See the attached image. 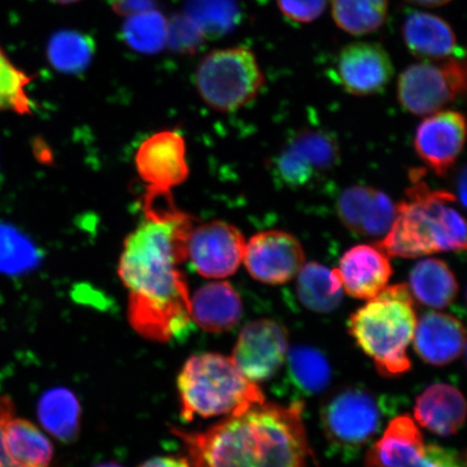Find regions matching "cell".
<instances>
[{
  "label": "cell",
  "instance_id": "83f0119b",
  "mask_svg": "<svg viewBox=\"0 0 467 467\" xmlns=\"http://www.w3.org/2000/svg\"><path fill=\"white\" fill-rule=\"evenodd\" d=\"M96 54L95 40L75 29H62L52 35L47 45L50 66L64 74H80L89 67Z\"/></svg>",
  "mask_w": 467,
  "mask_h": 467
},
{
  "label": "cell",
  "instance_id": "30bf717a",
  "mask_svg": "<svg viewBox=\"0 0 467 467\" xmlns=\"http://www.w3.org/2000/svg\"><path fill=\"white\" fill-rule=\"evenodd\" d=\"M366 467H465V462L452 449L426 446L413 420L400 416L389 423L381 440L368 451Z\"/></svg>",
  "mask_w": 467,
  "mask_h": 467
},
{
  "label": "cell",
  "instance_id": "7a4b0ae2",
  "mask_svg": "<svg viewBox=\"0 0 467 467\" xmlns=\"http://www.w3.org/2000/svg\"><path fill=\"white\" fill-rule=\"evenodd\" d=\"M303 404L255 405L206 431L173 429L195 467H306Z\"/></svg>",
  "mask_w": 467,
  "mask_h": 467
},
{
  "label": "cell",
  "instance_id": "ac0fdd59",
  "mask_svg": "<svg viewBox=\"0 0 467 467\" xmlns=\"http://www.w3.org/2000/svg\"><path fill=\"white\" fill-rule=\"evenodd\" d=\"M336 270L343 290L360 300L377 296L393 275L389 254L379 244H358L348 249Z\"/></svg>",
  "mask_w": 467,
  "mask_h": 467
},
{
  "label": "cell",
  "instance_id": "484cf974",
  "mask_svg": "<svg viewBox=\"0 0 467 467\" xmlns=\"http://www.w3.org/2000/svg\"><path fill=\"white\" fill-rule=\"evenodd\" d=\"M4 441L11 459L26 467H49L54 458L48 438L28 420L10 418L5 424Z\"/></svg>",
  "mask_w": 467,
  "mask_h": 467
},
{
  "label": "cell",
  "instance_id": "8d00e7d4",
  "mask_svg": "<svg viewBox=\"0 0 467 467\" xmlns=\"http://www.w3.org/2000/svg\"><path fill=\"white\" fill-rule=\"evenodd\" d=\"M115 13L120 16H131L154 9V0H110Z\"/></svg>",
  "mask_w": 467,
  "mask_h": 467
},
{
  "label": "cell",
  "instance_id": "4fadbf2b",
  "mask_svg": "<svg viewBox=\"0 0 467 467\" xmlns=\"http://www.w3.org/2000/svg\"><path fill=\"white\" fill-rule=\"evenodd\" d=\"M243 262L251 277L266 285L294 279L306 262L301 244L291 234L271 230L255 234L246 243Z\"/></svg>",
  "mask_w": 467,
  "mask_h": 467
},
{
  "label": "cell",
  "instance_id": "5b68a950",
  "mask_svg": "<svg viewBox=\"0 0 467 467\" xmlns=\"http://www.w3.org/2000/svg\"><path fill=\"white\" fill-rule=\"evenodd\" d=\"M181 417L235 416L265 402L254 382L239 371L234 360L221 354L192 356L178 378Z\"/></svg>",
  "mask_w": 467,
  "mask_h": 467
},
{
  "label": "cell",
  "instance_id": "d6986e66",
  "mask_svg": "<svg viewBox=\"0 0 467 467\" xmlns=\"http://www.w3.org/2000/svg\"><path fill=\"white\" fill-rule=\"evenodd\" d=\"M414 349L426 364L453 363L465 348V330L461 321L446 313L430 312L417 321Z\"/></svg>",
  "mask_w": 467,
  "mask_h": 467
},
{
  "label": "cell",
  "instance_id": "7402d4cb",
  "mask_svg": "<svg viewBox=\"0 0 467 467\" xmlns=\"http://www.w3.org/2000/svg\"><path fill=\"white\" fill-rule=\"evenodd\" d=\"M402 36L414 57L429 62L445 60L457 49L452 27L441 17L428 13H413L402 26Z\"/></svg>",
  "mask_w": 467,
  "mask_h": 467
},
{
  "label": "cell",
  "instance_id": "cb8c5ba5",
  "mask_svg": "<svg viewBox=\"0 0 467 467\" xmlns=\"http://www.w3.org/2000/svg\"><path fill=\"white\" fill-rule=\"evenodd\" d=\"M409 290L423 306L435 309L451 306L457 299L459 284L451 268L440 259H424L413 266Z\"/></svg>",
  "mask_w": 467,
  "mask_h": 467
},
{
  "label": "cell",
  "instance_id": "9a60e30c",
  "mask_svg": "<svg viewBox=\"0 0 467 467\" xmlns=\"http://www.w3.org/2000/svg\"><path fill=\"white\" fill-rule=\"evenodd\" d=\"M136 166L149 190L171 192L190 173L183 137L171 130L153 134L140 146Z\"/></svg>",
  "mask_w": 467,
  "mask_h": 467
},
{
  "label": "cell",
  "instance_id": "9c48e42d",
  "mask_svg": "<svg viewBox=\"0 0 467 467\" xmlns=\"http://www.w3.org/2000/svg\"><path fill=\"white\" fill-rule=\"evenodd\" d=\"M340 157V146L330 132L301 130L274 157L273 177L285 188L303 189L334 171Z\"/></svg>",
  "mask_w": 467,
  "mask_h": 467
},
{
  "label": "cell",
  "instance_id": "5bb4252c",
  "mask_svg": "<svg viewBox=\"0 0 467 467\" xmlns=\"http://www.w3.org/2000/svg\"><path fill=\"white\" fill-rule=\"evenodd\" d=\"M465 138L464 115L455 110H440L419 125L414 148L425 165L443 177L462 153Z\"/></svg>",
  "mask_w": 467,
  "mask_h": 467
},
{
  "label": "cell",
  "instance_id": "e0dca14e",
  "mask_svg": "<svg viewBox=\"0 0 467 467\" xmlns=\"http://www.w3.org/2000/svg\"><path fill=\"white\" fill-rule=\"evenodd\" d=\"M338 219L361 237H384L396 217L397 204L384 192L371 186H350L338 197Z\"/></svg>",
  "mask_w": 467,
  "mask_h": 467
},
{
  "label": "cell",
  "instance_id": "74e56055",
  "mask_svg": "<svg viewBox=\"0 0 467 467\" xmlns=\"http://www.w3.org/2000/svg\"><path fill=\"white\" fill-rule=\"evenodd\" d=\"M140 467H195L190 458L175 457V455H166V457H157L146 461Z\"/></svg>",
  "mask_w": 467,
  "mask_h": 467
},
{
  "label": "cell",
  "instance_id": "ba28073f",
  "mask_svg": "<svg viewBox=\"0 0 467 467\" xmlns=\"http://www.w3.org/2000/svg\"><path fill=\"white\" fill-rule=\"evenodd\" d=\"M466 89V67L459 57L412 64L400 76L397 96L409 113L429 116L442 110Z\"/></svg>",
  "mask_w": 467,
  "mask_h": 467
},
{
  "label": "cell",
  "instance_id": "d590c367",
  "mask_svg": "<svg viewBox=\"0 0 467 467\" xmlns=\"http://www.w3.org/2000/svg\"><path fill=\"white\" fill-rule=\"evenodd\" d=\"M15 417V406L8 397H0V467H26L11 459L5 451L4 428L10 418Z\"/></svg>",
  "mask_w": 467,
  "mask_h": 467
},
{
  "label": "cell",
  "instance_id": "7c38bea8",
  "mask_svg": "<svg viewBox=\"0 0 467 467\" xmlns=\"http://www.w3.org/2000/svg\"><path fill=\"white\" fill-rule=\"evenodd\" d=\"M246 241L236 226L213 221L192 227L188 258L202 277L222 279L234 275L241 266Z\"/></svg>",
  "mask_w": 467,
  "mask_h": 467
},
{
  "label": "cell",
  "instance_id": "8fae6325",
  "mask_svg": "<svg viewBox=\"0 0 467 467\" xmlns=\"http://www.w3.org/2000/svg\"><path fill=\"white\" fill-rule=\"evenodd\" d=\"M288 347V332L283 325L271 319L255 320L244 327L232 359L251 382H265L283 367Z\"/></svg>",
  "mask_w": 467,
  "mask_h": 467
},
{
  "label": "cell",
  "instance_id": "ab89813d",
  "mask_svg": "<svg viewBox=\"0 0 467 467\" xmlns=\"http://www.w3.org/2000/svg\"><path fill=\"white\" fill-rule=\"evenodd\" d=\"M50 2L58 5H72L80 2V0H50Z\"/></svg>",
  "mask_w": 467,
  "mask_h": 467
},
{
  "label": "cell",
  "instance_id": "8992f818",
  "mask_svg": "<svg viewBox=\"0 0 467 467\" xmlns=\"http://www.w3.org/2000/svg\"><path fill=\"white\" fill-rule=\"evenodd\" d=\"M389 406L363 388L338 390L321 409V428L330 448L344 459L356 457L383 428Z\"/></svg>",
  "mask_w": 467,
  "mask_h": 467
},
{
  "label": "cell",
  "instance_id": "e575fe53",
  "mask_svg": "<svg viewBox=\"0 0 467 467\" xmlns=\"http://www.w3.org/2000/svg\"><path fill=\"white\" fill-rule=\"evenodd\" d=\"M328 0H277V5L288 19L300 23L317 20L325 13Z\"/></svg>",
  "mask_w": 467,
  "mask_h": 467
},
{
  "label": "cell",
  "instance_id": "277c9868",
  "mask_svg": "<svg viewBox=\"0 0 467 467\" xmlns=\"http://www.w3.org/2000/svg\"><path fill=\"white\" fill-rule=\"evenodd\" d=\"M417 321L411 292L400 284L387 285L358 309L348 320V330L378 371L395 377L411 368L407 348Z\"/></svg>",
  "mask_w": 467,
  "mask_h": 467
},
{
  "label": "cell",
  "instance_id": "f1b7e54d",
  "mask_svg": "<svg viewBox=\"0 0 467 467\" xmlns=\"http://www.w3.org/2000/svg\"><path fill=\"white\" fill-rule=\"evenodd\" d=\"M186 17L204 39H215L230 34L241 20L236 0H188Z\"/></svg>",
  "mask_w": 467,
  "mask_h": 467
},
{
  "label": "cell",
  "instance_id": "d6a6232c",
  "mask_svg": "<svg viewBox=\"0 0 467 467\" xmlns=\"http://www.w3.org/2000/svg\"><path fill=\"white\" fill-rule=\"evenodd\" d=\"M39 256L36 248L14 229L0 224V273L16 275L37 265Z\"/></svg>",
  "mask_w": 467,
  "mask_h": 467
},
{
  "label": "cell",
  "instance_id": "603a6c76",
  "mask_svg": "<svg viewBox=\"0 0 467 467\" xmlns=\"http://www.w3.org/2000/svg\"><path fill=\"white\" fill-rule=\"evenodd\" d=\"M283 389L295 399L317 396L328 389L332 371L328 359L317 348L296 347L287 353Z\"/></svg>",
  "mask_w": 467,
  "mask_h": 467
},
{
  "label": "cell",
  "instance_id": "2e32d148",
  "mask_svg": "<svg viewBox=\"0 0 467 467\" xmlns=\"http://www.w3.org/2000/svg\"><path fill=\"white\" fill-rule=\"evenodd\" d=\"M337 75L350 95H377L387 88L394 75L393 62L377 43H353L344 47L337 57Z\"/></svg>",
  "mask_w": 467,
  "mask_h": 467
},
{
  "label": "cell",
  "instance_id": "3957f363",
  "mask_svg": "<svg viewBox=\"0 0 467 467\" xmlns=\"http://www.w3.org/2000/svg\"><path fill=\"white\" fill-rule=\"evenodd\" d=\"M409 201L397 204L392 226L379 246L389 255L414 259L466 249V226L453 207L451 192L431 191L424 182L407 192Z\"/></svg>",
  "mask_w": 467,
  "mask_h": 467
},
{
  "label": "cell",
  "instance_id": "ffe728a7",
  "mask_svg": "<svg viewBox=\"0 0 467 467\" xmlns=\"http://www.w3.org/2000/svg\"><path fill=\"white\" fill-rule=\"evenodd\" d=\"M414 418L423 428L437 435H454L465 422L464 396L452 385H431L418 397L414 406Z\"/></svg>",
  "mask_w": 467,
  "mask_h": 467
},
{
  "label": "cell",
  "instance_id": "836d02e7",
  "mask_svg": "<svg viewBox=\"0 0 467 467\" xmlns=\"http://www.w3.org/2000/svg\"><path fill=\"white\" fill-rule=\"evenodd\" d=\"M203 36L185 16H175L168 22L167 44L178 52L192 54L198 49Z\"/></svg>",
  "mask_w": 467,
  "mask_h": 467
},
{
  "label": "cell",
  "instance_id": "4316f807",
  "mask_svg": "<svg viewBox=\"0 0 467 467\" xmlns=\"http://www.w3.org/2000/svg\"><path fill=\"white\" fill-rule=\"evenodd\" d=\"M37 414L46 431L62 441H72L79 431L80 406L67 389L46 392L38 401Z\"/></svg>",
  "mask_w": 467,
  "mask_h": 467
},
{
  "label": "cell",
  "instance_id": "60d3db41",
  "mask_svg": "<svg viewBox=\"0 0 467 467\" xmlns=\"http://www.w3.org/2000/svg\"><path fill=\"white\" fill-rule=\"evenodd\" d=\"M97 467H122V466L119 464H117V463H105V464L99 465Z\"/></svg>",
  "mask_w": 467,
  "mask_h": 467
},
{
  "label": "cell",
  "instance_id": "d4e9b609",
  "mask_svg": "<svg viewBox=\"0 0 467 467\" xmlns=\"http://www.w3.org/2000/svg\"><path fill=\"white\" fill-rule=\"evenodd\" d=\"M296 295L303 306L319 314L335 312L343 299L337 272L317 262L307 263L297 273Z\"/></svg>",
  "mask_w": 467,
  "mask_h": 467
},
{
  "label": "cell",
  "instance_id": "44dd1931",
  "mask_svg": "<svg viewBox=\"0 0 467 467\" xmlns=\"http://www.w3.org/2000/svg\"><path fill=\"white\" fill-rule=\"evenodd\" d=\"M191 314L202 329L219 334L232 330L241 321L243 302L231 284L210 283L192 296Z\"/></svg>",
  "mask_w": 467,
  "mask_h": 467
},
{
  "label": "cell",
  "instance_id": "6da1fadb",
  "mask_svg": "<svg viewBox=\"0 0 467 467\" xmlns=\"http://www.w3.org/2000/svg\"><path fill=\"white\" fill-rule=\"evenodd\" d=\"M145 219L126 239L119 274L130 291L132 328L149 340L168 342L190 331L191 297L179 266L188 259L192 229L174 208L171 192L149 190Z\"/></svg>",
  "mask_w": 467,
  "mask_h": 467
},
{
  "label": "cell",
  "instance_id": "4dcf8cb0",
  "mask_svg": "<svg viewBox=\"0 0 467 467\" xmlns=\"http://www.w3.org/2000/svg\"><path fill=\"white\" fill-rule=\"evenodd\" d=\"M168 21L155 9L128 16L121 36L134 51L144 55L159 54L167 45Z\"/></svg>",
  "mask_w": 467,
  "mask_h": 467
},
{
  "label": "cell",
  "instance_id": "f35d334b",
  "mask_svg": "<svg viewBox=\"0 0 467 467\" xmlns=\"http://www.w3.org/2000/svg\"><path fill=\"white\" fill-rule=\"evenodd\" d=\"M407 2L418 5H424V7H440V5L451 3V0H407Z\"/></svg>",
  "mask_w": 467,
  "mask_h": 467
},
{
  "label": "cell",
  "instance_id": "1f68e13d",
  "mask_svg": "<svg viewBox=\"0 0 467 467\" xmlns=\"http://www.w3.org/2000/svg\"><path fill=\"white\" fill-rule=\"evenodd\" d=\"M31 81V76L16 67L0 46V113L25 115L32 112V102L27 95Z\"/></svg>",
  "mask_w": 467,
  "mask_h": 467
},
{
  "label": "cell",
  "instance_id": "52a82bcc",
  "mask_svg": "<svg viewBox=\"0 0 467 467\" xmlns=\"http://www.w3.org/2000/svg\"><path fill=\"white\" fill-rule=\"evenodd\" d=\"M265 81L254 52L244 47L210 52L196 71L200 96L219 112L246 107L259 95Z\"/></svg>",
  "mask_w": 467,
  "mask_h": 467
},
{
  "label": "cell",
  "instance_id": "f546056e",
  "mask_svg": "<svg viewBox=\"0 0 467 467\" xmlns=\"http://www.w3.org/2000/svg\"><path fill=\"white\" fill-rule=\"evenodd\" d=\"M331 11L338 27L360 36L376 32L384 25L389 0H331Z\"/></svg>",
  "mask_w": 467,
  "mask_h": 467
}]
</instances>
